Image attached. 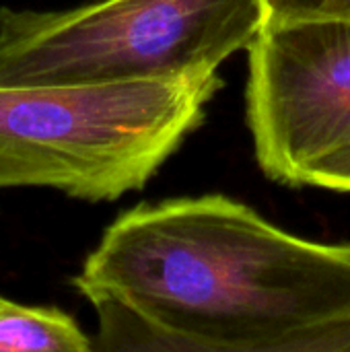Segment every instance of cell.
<instances>
[{"instance_id":"obj_7","label":"cell","mask_w":350,"mask_h":352,"mask_svg":"<svg viewBox=\"0 0 350 352\" xmlns=\"http://www.w3.org/2000/svg\"><path fill=\"white\" fill-rule=\"evenodd\" d=\"M264 25L350 19V0H262Z\"/></svg>"},{"instance_id":"obj_1","label":"cell","mask_w":350,"mask_h":352,"mask_svg":"<svg viewBox=\"0 0 350 352\" xmlns=\"http://www.w3.org/2000/svg\"><path fill=\"white\" fill-rule=\"evenodd\" d=\"M151 326L206 344L350 320V245L293 235L221 194L122 212L72 278Z\"/></svg>"},{"instance_id":"obj_2","label":"cell","mask_w":350,"mask_h":352,"mask_svg":"<svg viewBox=\"0 0 350 352\" xmlns=\"http://www.w3.org/2000/svg\"><path fill=\"white\" fill-rule=\"evenodd\" d=\"M219 72L128 82L0 85V190L85 202L142 190L202 124Z\"/></svg>"},{"instance_id":"obj_5","label":"cell","mask_w":350,"mask_h":352,"mask_svg":"<svg viewBox=\"0 0 350 352\" xmlns=\"http://www.w3.org/2000/svg\"><path fill=\"white\" fill-rule=\"evenodd\" d=\"M91 307L97 316L95 352H350V320L254 342L206 344L167 334L113 301Z\"/></svg>"},{"instance_id":"obj_4","label":"cell","mask_w":350,"mask_h":352,"mask_svg":"<svg viewBox=\"0 0 350 352\" xmlns=\"http://www.w3.org/2000/svg\"><path fill=\"white\" fill-rule=\"evenodd\" d=\"M248 52L258 165L299 186L309 165L350 144V19L264 25Z\"/></svg>"},{"instance_id":"obj_6","label":"cell","mask_w":350,"mask_h":352,"mask_svg":"<svg viewBox=\"0 0 350 352\" xmlns=\"http://www.w3.org/2000/svg\"><path fill=\"white\" fill-rule=\"evenodd\" d=\"M0 352H95L72 316L50 305H0Z\"/></svg>"},{"instance_id":"obj_3","label":"cell","mask_w":350,"mask_h":352,"mask_svg":"<svg viewBox=\"0 0 350 352\" xmlns=\"http://www.w3.org/2000/svg\"><path fill=\"white\" fill-rule=\"evenodd\" d=\"M264 27L262 0H97L0 8V85H83L219 72Z\"/></svg>"},{"instance_id":"obj_8","label":"cell","mask_w":350,"mask_h":352,"mask_svg":"<svg viewBox=\"0 0 350 352\" xmlns=\"http://www.w3.org/2000/svg\"><path fill=\"white\" fill-rule=\"evenodd\" d=\"M299 186L350 192V144L309 165L301 175Z\"/></svg>"},{"instance_id":"obj_9","label":"cell","mask_w":350,"mask_h":352,"mask_svg":"<svg viewBox=\"0 0 350 352\" xmlns=\"http://www.w3.org/2000/svg\"><path fill=\"white\" fill-rule=\"evenodd\" d=\"M2 303H4V297H0V305H2Z\"/></svg>"}]
</instances>
